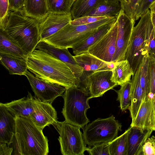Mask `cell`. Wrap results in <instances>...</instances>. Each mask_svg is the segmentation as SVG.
Segmentation results:
<instances>
[{
    "label": "cell",
    "instance_id": "obj_1",
    "mask_svg": "<svg viewBox=\"0 0 155 155\" xmlns=\"http://www.w3.org/2000/svg\"><path fill=\"white\" fill-rule=\"evenodd\" d=\"M39 24L22 10L9 9L4 19L0 22V29L28 55L35 49L40 41Z\"/></svg>",
    "mask_w": 155,
    "mask_h": 155
},
{
    "label": "cell",
    "instance_id": "obj_2",
    "mask_svg": "<svg viewBox=\"0 0 155 155\" xmlns=\"http://www.w3.org/2000/svg\"><path fill=\"white\" fill-rule=\"evenodd\" d=\"M26 60L28 69L36 77L66 88L77 87L76 78L69 68L47 53L35 49L28 54Z\"/></svg>",
    "mask_w": 155,
    "mask_h": 155
},
{
    "label": "cell",
    "instance_id": "obj_3",
    "mask_svg": "<svg viewBox=\"0 0 155 155\" xmlns=\"http://www.w3.org/2000/svg\"><path fill=\"white\" fill-rule=\"evenodd\" d=\"M14 154L47 155L48 140L30 117L15 116Z\"/></svg>",
    "mask_w": 155,
    "mask_h": 155
},
{
    "label": "cell",
    "instance_id": "obj_4",
    "mask_svg": "<svg viewBox=\"0 0 155 155\" xmlns=\"http://www.w3.org/2000/svg\"><path fill=\"white\" fill-rule=\"evenodd\" d=\"M62 97L64 104L61 113L65 121L83 129L90 122L86 115L90 108L89 93L74 86L67 88Z\"/></svg>",
    "mask_w": 155,
    "mask_h": 155
},
{
    "label": "cell",
    "instance_id": "obj_5",
    "mask_svg": "<svg viewBox=\"0 0 155 155\" xmlns=\"http://www.w3.org/2000/svg\"><path fill=\"white\" fill-rule=\"evenodd\" d=\"M117 19L116 17H108L93 23L77 25L70 23L55 34L41 41L59 48H72L99 27Z\"/></svg>",
    "mask_w": 155,
    "mask_h": 155
},
{
    "label": "cell",
    "instance_id": "obj_6",
    "mask_svg": "<svg viewBox=\"0 0 155 155\" xmlns=\"http://www.w3.org/2000/svg\"><path fill=\"white\" fill-rule=\"evenodd\" d=\"M151 17V11L149 9L141 16L138 22L134 26L132 31L125 59L128 61L134 74L144 57L149 54L147 28Z\"/></svg>",
    "mask_w": 155,
    "mask_h": 155
},
{
    "label": "cell",
    "instance_id": "obj_7",
    "mask_svg": "<svg viewBox=\"0 0 155 155\" xmlns=\"http://www.w3.org/2000/svg\"><path fill=\"white\" fill-rule=\"evenodd\" d=\"M121 127L113 115L106 118H97L83 128L84 141L90 147L101 143H109L117 137Z\"/></svg>",
    "mask_w": 155,
    "mask_h": 155
},
{
    "label": "cell",
    "instance_id": "obj_8",
    "mask_svg": "<svg viewBox=\"0 0 155 155\" xmlns=\"http://www.w3.org/2000/svg\"><path fill=\"white\" fill-rule=\"evenodd\" d=\"M59 134L58 139L63 155H83L87 147L80 127L66 122L53 125Z\"/></svg>",
    "mask_w": 155,
    "mask_h": 155
},
{
    "label": "cell",
    "instance_id": "obj_9",
    "mask_svg": "<svg viewBox=\"0 0 155 155\" xmlns=\"http://www.w3.org/2000/svg\"><path fill=\"white\" fill-rule=\"evenodd\" d=\"M112 70L89 72L83 71L77 87L89 93L91 98L102 96L117 85L111 80Z\"/></svg>",
    "mask_w": 155,
    "mask_h": 155
},
{
    "label": "cell",
    "instance_id": "obj_10",
    "mask_svg": "<svg viewBox=\"0 0 155 155\" xmlns=\"http://www.w3.org/2000/svg\"><path fill=\"white\" fill-rule=\"evenodd\" d=\"M117 30L116 50L112 62L125 59L132 31L135 21L131 20L121 9L117 17Z\"/></svg>",
    "mask_w": 155,
    "mask_h": 155
},
{
    "label": "cell",
    "instance_id": "obj_11",
    "mask_svg": "<svg viewBox=\"0 0 155 155\" xmlns=\"http://www.w3.org/2000/svg\"><path fill=\"white\" fill-rule=\"evenodd\" d=\"M35 96L42 101L52 103L58 97L62 96L66 88L62 86L46 82L28 70L25 74Z\"/></svg>",
    "mask_w": 155,
    "mask_h": 155
},
{
    "label": "cell",
    "instance_id": "obj_12",
    "mask_svg": "<svg viewBox=\"0 0 155 155\" xmlns=\"http://www.w3.org/2000/svg\"><path fill=\"white\" fill-rule=\"evenodd\" d=\"M117 30L116 21L107 33L89 48L87 52L109 64L112 60L116 50Z\"/></svg>",
    "mask_w": 155,
    "mask_h": 155
},
{
    "label": "cell",
    "instance_id": "obj_13",
    "mask_svg": "<svg viewBox=\"0 0 155 155\" xmlns=\"http://www.w3.org/2000/svg\"><path fill=\"white\" fill-rule=\"evenodd\" d=\"M35 49L47 53L66 64L74 75L76 80L77 85L78 84L82 74L83 69L77 63L68 48H59L45 42L40 41Z\"/></svg>",
    "mask_w": 155,
    "mask_h": 155
},
{
    "label": "cell",
    "instance_id": "obj_14",
    "mask_svg": "<svg viewBox=\"0 0 155 155\" xmlns=\"http://www.w3.org/2000/svg\"><path fill=\"white\" fill-rule=\"evenodd\" d=\"M72 20L71 13H49L39 24L40 41L55 34L69 24Z\"/></svg>",
    "mask_w": 155,
    "mask_h": 155
},
{
    "label": "cell",
    "instance_id": "obj_15",
    "mask_svg": "<svg viewBox=\"0 0 155 155\" xmlns=\"http://www.w3.org/2000/svg\"><path fill=\"white\" fill-rule=\"evenodd\" d=\"M35 101V110L29 116L35 124L43 130L46 126L56 123L58 121L57 113L51 103L42 101L36 97Z\"/></svg>",
    "mask_w": 155,
    "mask_h": 155
},
{
    "label": "cell",
    "instance_id": "obj_16",
    "mask_svg": "<svg viewBox=\"0 0 155 155\" xmlns=\"http://www.w3.org/2000/svg\"><path fill=\"white\" fill-rule=\"evenodd\" d=\"M15 117L0 103V142L10 145L13 142L15 130Z\"/></svg>",
    "mask_w": 155,
    "mask_h": 155
},
{
    "label": "cell",
    "instance_id": "obj_17",
    "mask_svg": "<svg viewBox=\"0 0 155 155\" xmlns=\"http://www.w3.org/2000/svg\"><path fill=\"white\" fill-rule=\"evenodd\" d=\"M35 97L28 92L27 97L2 104L14 116L29 117L36 105Z\"/></svg>",
    "mask_w": 155,
    "mask_h": 155
},
{
    "label": "cell",
    "instance_id": "obj_18",
    "mask_svg": "<svg viewBox=\"0 0 155 155\" xmlns=\"http://www.w3.org/2000/svg\"><path fill=\"white\" fill-rule=\"evenodd\" d=\"M153 131L151 129L131 127L128 136L127 155H138L142 146Z\"/></svg>",
    "mask_w": 155,
    "mask_h": 155
},
{
    "label": "cell",
    "instance_id": "obj_19",
    "mask_svg": "<svg viewBox=\"0 0 155 155\" xmlns=\"http://www.w3.org/2000/svg\"><path fill=\"white\" fill-rule=\"evenodd\" d=\"M74 57L79 65L83 68V71L87 72L112 70L115 64L107 63L88 52L75 55Z\"/></svg>",
    "mask_w": 155,
    "mask_h": 155
},
{
    "label": "cell",
    "instance_id": "obj_20",
    "mask_svg": "<svg viewBox=\"0 0 155 155\" xmlns=\"http://www.w3.org/2000/svg\"><path fill=\"white\" fill-rule=\"evenodd\" d=\"M131 82V103L128 109L130 111L132 122L136 117L143 99V91L140 84V69L139 67L132 76Z\"/></svg>",
    "mask_w": 155,
    "mask_h": 155
},
{
    "label": "cell",
    "instance_id": "obj_21",
    "mask_svg": "<svg viewBox=\"0 0 155 155\" xmlns=\"http://www.w3.org/2000/svg\"><path fill=\"white\" fill-rule=\"evenodd\" d=\"M116 20L99 27L84 39L74 46L72 48L73 54L78 55L87 52L89 47L107 33Z\"/></svg>",
    "mask_w": 155,
    "mask_h": 155
},
{
    "label": "cell",
    "instance_id": "obj_22",
    "mask_svg": "<svg viewBox=\"0 0 155 155\" xmlns=\"http://www.w3.org/2000/svg\"><path fill=\"white\" fill-rule=\"evenodd\" d=\"M0 60L11 75H24L28 69L26 60L24 58L0 52Z\"/></svg>",
    "mask_w": 155,
    "mask_h": 155
},
{
    "label": "cell",
    "instance_id": "obj_23",
    "mask_svg": "<svg viewBox=\"0 0 155 155\" xmlns=\"http://www.w3.org/2000/svg\"><path fill=\"white\" fill-rule=\"evenodd\" d=\"M40 23L49 13L47 0H25L22 9Z\"/></svg>",
    "mask_w": 155,
    "mask_h": 155
},
{
    "label": "cell",
    "instance_id": "obj_24",
    "mask_svg": "<svg viewBox=\"0 0 155 155\" xmlns=\"http://www.w3.org/2000/svg\"><path fill=\"white\" fill-rule=\"evenodd\" d=\"M121 8L118 0H105L83 16H105L117 18Z\"/></svg>",
    "mask_w": 155,
    "mask_h": 155
},
{
    "label": "cell",
    "instance_id": "obj_25",
    "mask_svg": "<svg viewBox=\"0 0 155 155\" xmlns=\"http://www.w3.org/2000/svg\"><path fill=\"white\" fill-rule=\"evenodd\" d=\"M111 80L117 85L123 84L131 81V78L134 72L128 61L127 59L115 63L112 70Z\"/></svg>",
    "mask_w": 155,
    "mask_h": 155
},
{
    "label": "cell",
    "instance_id": "obj_26",
    "mask_svg": "<svg viewBox=\"0 0 155 155\" xmlns=\"http://www.w3.org/2000/svg\"><path fill=\"white\" fill-rule=\"evenodd\" d=\"M0 52L26 60L28 55L20 47L9 39L1 30L0 31Z\"/></svg>",
    "mask_w": 155,
    "mask_h": 155
},
{
    "label": "cell",
    "instance_id": "obj_27",
    "mask_svg": "<svg viewBox=\"0 0 155 155\" xmlns=\"http://www.w3.org/2000/svg\"><path fill=\"white\" fill-rule=\"evenodd\" d=\"M105 0H75L71 8L72 20L82 17Z\"/></svg>",
    "mask_w": 155,
    "mask_h": 155
},
{
    "label": "cell",
    "instance_id": "obj_28",
    "mask_svg": "<svg viewBox=\"0 0 155 155\" xmlns=\"http://www.w3.org/2000/svg\"><path fill=\"white\" fill-rule=\"evenodd\" d=\"M131 127L109 142L110 155H127L128 136Z\"/></svg>",
    "mask_w": 155,
    "mask_h": 155
},
{
    "label": "cell",
    "instance_id": "obj_29",
    "mask_svg": "<svg viewBox=\"0 0 155 155\" xmlns=\"http://www.w3.org/2000/svg\"><path fill=\"white\" fill-rule=\"evenodd\" d=\"M149 59L150 55L148 54L144 57L139 67L140 84L143 91L142 101L147 96L149 92Z\"/></svg>",
    "mask_w": 155,
    "mask_h": 155
},
{
    "label": "cell",
    "instance_id": "obj_30",
    "mask_svg": "<svg viewBox=\"0 0 155 155\" xmlns=\"http://www.w3.org/2000/svg\"><path fill=\"white\" fill-rule=\"evenodd\" d=\"M131 86L130 81L121 85L120 89L116 91L117 94V100L120 102V107L122 111L128 109L130 105Z\"/></svg>",
    "mask_w": 155,
    "mask_h": 155
},
{
    "label": "cell",
    "instance_id": "obj_31",
    "mask_svg": "<svg viewBox=\"0 0 155 155\" xmlns=\"http://www.w3.org/2000/svg\"><path fill=\"white\" fill-rule=\"evenodd\" d=\"M49 13L59 14L71 13V0H47Z\"/></svg>",
    "mask_w": 155,
    "mask_h": 155
},
{
    "label": "cell",
    "instance_id": "obj_32",
    "mask_svg": "<svg viewBox=\"0 0 155 155\" xmlns=\"http://www.w3.org/2000/svg\"><path fill=\"white\" fill-rule=\"evenodd\" d=\"M149 69V92L146 98L151 101L155 112V56L150 55Z\"/></svg>",
    "mask_w": 155,
    "mask_h": 155
},
{
    "label": "cell",
    "instance_id": "obj_33",
    "mask_svg": "<svg viewBox=\"0 0 155 155\" xmlns=\"http://www.w3.org/2000/svg\"><path fill=\"white\" fill-rule=\"evenodd\" d=\"M121 9L131 20L136 21L137 11L142 0H118Z\"/></svg>",
    "mask_w": 155,
    "mask_h": 155
},
{
    "label": "cell",
    "instance_id": "obj_34",
    "mask_svg": "<svg viewBox=\"0 0 155 155\" xmlns=\"http://www.w3.org/2000/svg\"><path fill=\"white\" fill-rule=\"evenodd\" d=\"M86 150L91 155H110L109 142L96 144L92 147H87Z\"/></svg>",
    "mask_w": 155,
    "mask_h": 155
},
{
    "label": "cell",
    "instance_id": "obj_35",
    "mask_svg": "<svg viewBox=\"0 0 155 155\" xmlns=\"http://www.w3.org/2000/svg\"><path fill=\"white\" fill-rule=\"evenodd\" d=\"M138 155H155V137H149L141 147Z\"/></svg>",
    "mask_w": 155,
    "mask_h": 155
},
{
    "label": "cell",
    "instance_id": "obj_36",
    "mask_svg": "<svg viewBox=\"0 0 155 155\" xmlns=\"http://www.w3.org/2000/svg\"><path fill=\"white\" fill-rule=\"evenodd\" d=\"M147 36L149 43V54L155 56V34L151 17L148 24Z\"/></svg>",
    "mask_w": 155,
    "mask_h": 155
},
{
    "label": "cell",
    "instance_id": "obj_37",
    "mask_svg": "<svg viewBox=\"0 0 155 155\" xmlns=\"http://www.w3.org/2000/svg\"><path fill=\"white\" fill-rule=\"evenodd\" d=\"M108 17L105 16H84L72 20L70 24L75 25H86L93 23Z\"/></svg>",
    "mask_w": 155,
    "mask_h": 155
},
{
    "label": "cell",
    "instance_id": "obj_38",
    "mask_svg": "<svg viewBox=\"0 0 155 155\" xmlns=\"http://www.w3.org/2000/svg\"><path fill=\"white\" fill-rule=\"evenodd\" d=\"M155 1V0H142L137 11L136 21L138 20L143 14L149 9L150 6Z\"/></svg>",
    "mask_w": 155,
    "mask_h": 155
},
{
    "label": "cell",
    "instance_id": "obj_39",
    "mask_svg": "<svg viewBox=\"0 0 155 155\" xmlns=\"http://www.w3.org/2000/svg\"><path fill=\"white\" fill-rule=\"evenodd\" d=\"M9 0H0V22L7 15L9 9Z\"/></svg>",
    "mask_w": 155,
    "mask_h": 155
},
{
    "label": "cell",
    "instance_id": "obj_40",
    "mask_svg": "<svg viewBox=\"0 0 155 155\" xmlns=\"http://www.w3.org/2000/svg\"><path fill=\"white\" fill-rule=\"evenodd\" d=\"M25 0H9V9L12 10H22Z\"/></svg>",
    "mask_w": 155,
    "mask_h": 155
},
{
    "label": "cell",
    "instance_id": "obj_41",
    "mask_svg": "<svg viewBox=\"0 0 155 155\" xmlns=\"http://www.w3.org/2000/svg\"><path fill=\"white\" fill-rule=\"evenodd\" d=\"M13 150V148L10 147L9 145L0 142V155H11Z\"/></svg>",
    "mask_w": 155,
    "mask_h": 155
},
{
    "label": "cell",
    "instance_id": "obj_42",
    "mask_svg": "<svg viewBox=\"0 0 155 155\" xmlns=\"http://www.w3.org/2000/svg\"><path fill=\"white\" fill-rule=\"evenodd\" d=\"M151 20L153 25L155 34V13L151 11Z\"/></svg>",
    "mask_w": 155,
    "mask_h": 155
},
{
    "label": "cell",
    "instance_id": "obj_43",
    "mask_svg": "<svg viewBox=\"0 0 155 155\" xmlns=\"http://www.w3.org/2000/svg\"><path fill=\"white\" fill-rule=\"evenodd\" d=\"M149 9L151 12H153L155 13V1L151 4Z\"/></svg>",
    "mask_w": 155,
    "mask_h": 155
},
{
    "label": "cell",
    "instance_id": "obj_44",
    "mask_svg": "<svg viewBox=\"0 0 155 155\" xmlns=\"http://www.w3.org/2000/svg\"><path fill=\"white\" fill-rule=\"evenodd\" d=\"M75 0H71V6L72 5V4H73V3L74 2Z\"/></svg>",
    "mask_w": 155,
    "mask_h": 155
},
{
    "label": "cell",
    "instance_id": "obj_45",
    "mask_svg": "<svg viewBox=\"0 0 155 155\" xmlns=\"http://www.w3.org/2000/svg\"></svg>",
    "mask_w": 155,
    "mask_h": 155
},
{
    "label": "cell",
    "instance_id": "obj_46",
    "mask_svg": "<svg viewBox=\"0 0 155 155\" xmlns=\"http://www.w3.org/2000/svg\"></svg>",
    "mask_w": 155,
    "mask_h": 155
}]
</instances>
